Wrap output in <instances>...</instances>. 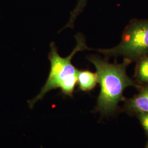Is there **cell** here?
I'll return each mask as SVG.
<instances>
[{
  "label": "cell",
  "instance_id": "1",
  "mask_svg": "<svg viewBox=\"0 0 148 148\" xmlns=\"http://www.w3.org/2000/svg\"><path fill=\"white\" fill-rule=\"evenodd\" d=\"M87 59L95 66L98 82L101 86L97 108L103 113H110L122 99L125 88L138 86L126 73L127 66L132 62L124 59L122 63H110L95 56H89Z\"/></svg>",
  "mask_w": 148,
  "mask_h": 148
},
{
  "label": "cell",
  "instance_id": "2",
  "mask_svg": "<svg viewBox=\"0 0 148 148\" xmlns=\"http://www.w3.org/2000/svg\"><path fill=\"white\" fill-rule=\"evenodd\" d=\"M76 46L66 57H62L58 52L54 42L50 45L51 50L48 54L50 62V71L47 79L40 92L32 100L28 101L32 108L37 101L42 99L51 90L59 88L64 95L72 97L77 84V75L79 70L72 63L71 60L76 53L88 49L84 35L78 33L75 36Z\"/></svg>",
  "mask_w": 148,
  "mask_h": 148
},
{
  "label": "cell",
  "instance_id": "3",
  "mask_svg": "<svg viewBox=\"0 0 148 148\" xmlns=\"http://www.w3.org/2000/svg\"><path fill=\"white\" fill-rule=\"evenodd\" d=\"M106 57H123L132 63L148 56V19L133 20L127 25L116 46L94 49Z\"/></svg>",
  "mask_w": 148,
  "mask_h": 148
},
{
  "label": "cell",
  "instance_id": "4",
  "mask_svg": "<svg viewBox=\"0 0 148 148\" xmlns=\"http://www.w3.org/2000/svg\"><path fill=\"white\" fill-rule=\"evenodd\" d=\"M127 107L138 113L148 112V84L140 89L137 95L128 101Z\"/></svg>",
  "mask_w": 148,
  "mask_h": 148
},
{
  "label": "cell",
  "instance_id": "5",
  "mask_svg": "<svg viewBox=\"0 0 148 148\" xmlns=\"http://www.w3.org/2000/svg\"><path fill=\"white\" fill-rule=\"evenodd\" d=\"M97 82L98 79L95 73L87 70H79L77 75V84H78L81 90L90 91L95 87Z\"/></svg>",
  "mask_w": 148,
  "mask_h": 148
},
{
  "label": "cell",
  "instance_id": "6",
  "mask_svg": "<svg viewBox=\"0 0 148 148\" xmlns=\"http://www.w3.org/2000/svg\"><path fill=\"white\" fill-rule=\"evenodd\" d=\"M136 68L135 76L138 81L148 84V56L138 60Z\"/></svg>",
  "mask_w": 148,
  "mask_h": 148
},
{
  "label": "cell",
  "instance_id": "7",
  "mask_svg": "<svg viewBox=\"0 0 148 148\" xmlns=\"http://www.w3.org/2000/svg\"><path fill=\"white\" fill-rule=\"evenodd\" d=\"M87 1L88 0H77V5L75 7L74 10L71 12L70 18L68 23L64 27L62 30H63L66 27H70L71 29L74 28V22L75 21L76 19L77 18V17L79 16V14L81 13L84 11L87 3Z\"/></svg>",
  "mask_w": 148,
  "mask_h": 148
},
{
  "label": "cell",
  "instance_id": "8",
  "mask_svg": "<svg viewBox=\"0 0 148 148\" xmlns=\"http://www.w3.org/2000/svg\"><path fill=\"white\" fill-rule=\"evenodd\" d=\"M139 119L143 128L148 134V112H139Z\"/></svg>",
  "mask_w": 148,
  "mask_h": 148
},
{
  "label": "cell",
  "instance_id": "9",
  "mask_svg": "<svg viewBox=\"0 0 148 148\" xmlns=\"http://www.w3.org/2000/svg\"><path fill=\"white\" fill-rule=\"evenodd\" d=\"M148 148V144H147V147H146V148Z\"/></svg>",
  "mask_w": 148,
  "mask_h": 148
}]
</instances>
